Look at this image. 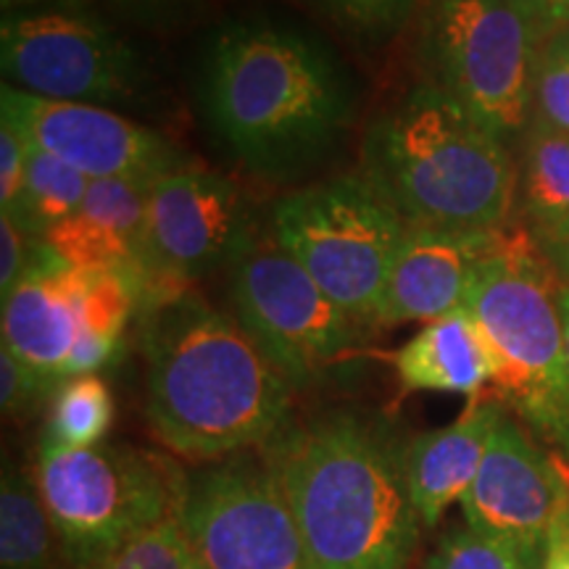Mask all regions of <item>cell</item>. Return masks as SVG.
<instances>
[{
	"instance_id": "cell-1",
	"label": "cell",
	"mask_w": 569,
	"mask_h": 569,
	"mask_svg": "<svg viewBox=\"0 0 569 569\" xmlns=\"http://www.w3.org/2000/svg\"><path fill=\"white\" fill-rule=\"evenodd\" d=\"M146 417L184 459L267 448L290 427V386L238 319L193 290L142 311Z\"/></svg>"
},
{
	"instance_id": "cell-2",
	"label": "cell",
	"mask_w": 569,
	"mask_h": 569,
	"mask_svg": "<svg viewBox=\"0 0 569 569\" xmlns=\"http://www.w3.org/2000/svg\"><path fill=\"white\" fill-rule=\"evenodd\" d=\"M206 124L261 177L301 172L353 122L351 80L322 42L269 19L219 27L198 74Z\"/></svg>"
},
{
	"instance_id": "cell-3",
	"label": "cell",
	"mask_w": 569,
	"mask_h": 569,
	"mask_svg": "<svg viewBox=\"0 0 569 569\" xmlns=\"http://www.w3.org/2000/svg\"><path fill=\"white\" fill-rule=\"evenodd\" d=\"M311 569H407L419 540L403 446L372 419L330 415L267 446Z\"/></svg>"
},
{
	"instance_id": "cell-4",
	"label": "cell",
	"mask_w": 569,
	"mask_h": 569,
	"mask_svg": "<svg viewBox=\"0 0 569 569\" xmlns=\"http://www.w3.org/2000/svg\"><path fill=\"white\" fill-rule=\"evenodd\" d=\"M361 177L407 227H509L517 163L507 140L436 84H419L367 130Z\"/></svg>"
},
{
	"instance_id": "cell-5",
	"label": "cell",
	"mask_w": 569,
	"mask_h": 569,
	"mask_svg": "<svg viewBox=\"0 0 569 569\" xmlns=\"http://www.w3.org/2000/svg\"><path fill=\"white\" fill-rule=\"evenodd\" d=\"M561 274L528 230H503L475 269L465 309L490 356L498 401L569 465V353Z\"/></svg>"
},
{
	"instance_id": "cell-6",
	"label": "cell",
	"mask_w": 569,
	"mask_h": 569,
	"mask_svg": "<svg viewBox=\"0 0 569 569\" xmlns=\"http://www.w3.org/2000/svg\"><path fill=\"white\" fill-rule=\"evenodd\" d=\"M40 496L69 569L98 561L163 519L180 517L188 478L174 461L132 446L63 448L40 440Z\"/></svg>"
},
{
	"instance_id": "cell-7",
	"label": "cell",
	"mask_w": 569,
	"mask_h": 569,
	"mask_svg": "<svg viewBox=\"0 0 569 569\" xmlns=\"http://www.w3.org/2000/svg\"><path fill=\"white\" fill-rule=\"evenodd\" d=\"M282 248L348 317L380 325L403 222L361 174L284 196L272 213Z\"/></svg>"
},
{
	"instance_id": "cell-8",
	"label": "cell",
	"mask_w": 569,
	"mask_h": 569,
	"mask_svg": "<svg viewBox=\"0 0 569 569\" xmlns=\"http://www.w3.org/2000/svg\"><path fill=\"white\" fill-rule=\"evenodd\" d=\"M419 11L430 84L498 138L528 130L540 46L515 0H422Z\"/></svg>"
},
{
	"instance_id": "cell-9",
	"label": "cell",
	"mask_w": 569,
	"mask_h": 569,
	"mask_svg": "<svg viewBox=\"0 0 569 569\" xmlns=\"http://www.w3.org/2000/svg\"><path fill=\"white\" fill-rule=\"evenodd\" d=\"M234 319L293 388L353 351L359 322L277 243H253L232 264Z\"/></svg>"
},
{
	"instance_id": "cell-10",
	"label": "cell",
	"mask_w": 569,
	"mask_h": 569,
	"mask_svg": "<svg viewBox=\"0 0 569 569\" xmlns=\"http://www.w3.org/2000/svg\"><path fill=\"white\" fill-rule=\"evenodd\" d=\"M251 240V209L227 177L182 167L153 182L140 253V315L234 264Z\"/></svg>"
},
{
	"instance_id": "cell-11",
	"label": "cell",
	"mask_w": 569,
	"mask_h": 569,
	"mask_svg": "<svg viewBox=\"0 0 569 569\" xmlns=\"http://www.w3.org/2000/svg\"><path fill=\"white\" fill-rule=\"evenodd\" d=\"M180 525L209 569H311L301 530L272 467L227 457L190 475Z\"/></svg>"
},
{
	"instance_id": "cell-12",
	"label": "cell",
	"mask_w": 569,
	"mask_h": 569,
	"mask_svg": "<svg viewBox=\"0 0 569 569\" xmlns=\"http://www.w3.org/2000/svg\"><path fill=\"white\" fill-rule=\"evenodd\" d=\"M0 69L11 88L71 103H130L146 84L130 42L80 9L6 13Z\"/></svg>"
},
{
	"instance_id": "cell-13",
	"label": "cell",
	"mask_w": 569,
	"mask_h": 569,
	"mask_svg": "<svg viewBox=\"0 0 569 569\" xmlns=\"http://www.w3.org/2000/svg\"><path fill=\"white\" fill-rule=\"evenodd\" d=\"M467 525L540 569L546 536L569 503V465L503 411L480 472L461 498Z\"/></svg>"
},
{
	"instance_id": "cell-14",
	"label": "cell",
	"mask_w": 569,
	"mask_h": 569,
	"mask_svg": "<svg viewBox=\"0 0 569 569\" xmlns=\"http://www.w3.org/2000/svg\"><path fill=\"white\" fill-rule=\"evenodd\" d=\"M0 117L32 146L67 161L90 182H156L184 167L180 151L167 138L106 106L51 101L3 82Z\"/></svg>"
},
{
	"instance_id": "cell-15",
	"label": "cell",
	"mask_w": 569,
	"mask_h": 569,
	"mask_svg": "<svg viewBox=\"0 0 569 569\" xmlns=\"http://www.w3.org/2000/svg\"><path fill=\"white\" fill-rule=\"evenodd\" d=\"M503 230L407 227L382 296L380 325L432 322L461 309L475 269L498 246Z\"/></svg>"
},
{
	"instance_id": "cell-16",
	"label": "cell",
	"mask_w": 569,
	"mask_h": 569,
	"mask_svg": "<svg viewBox=\"0 0 569 569\" xmlns=\"http://www.w3.org/2000/svg\"><path fill=\"white\" fill-rule=\"evenodd\" d=\"M80 336L74 267L38 240L24 277L3 298V346L59 388Z\"/></svg>"
},
{
	"instance_id": "cell-17",
	"label": "cell",
	"mask_w": 569,
	"mask_h": 569,
	"mask_svg": "<svg viewBox=\"0 0 569 569\" xmlns=\"http://www.w3.org/2000/svg\"><path fill=\"white\" fill-rule=\"evenodd\" d=\"M501 401L469 398L451 425L422 432L403 446V469L411 503L422 528H436L453 501H461L478 478L482 457L503 415Z\"/></svg>"
},
{
	"instance_id": "cell-18",
	"label": "cell",
	"mask_w": 569,
	"mask_h": 569,
	"mask_svg": "<svg viewBox=\"0 0 569 569\" xmlns=\"http://www.w3.org/2000/svg\"><path fill=\"white\" fill-rule=\"evenodd\" d=\"M153 182L92 180L77 213L48 230L46 240L63 261L82 269H117L138 280Z\"/></svg>"
},
{
	"instance_id": "cell-19",
	"label": "cell",
	"mask_w": 569,
	"mask_h": 569,
	"mask_svg": "<svg viewBox=\"0 0 569 569\" xmlns=\"http://www.w3.org/2000/svg\"><path fill=\"white\" fill-rule=\"evenodd\" d=\"M403 393L432 390L478 398L490 382V356L478 325L461 309L427 322L393 353Z\"/></svg>"
},
{
	"instance_id": "cell-20",
	"label": "cell",
	"mask_w": 569,
	"mask_h": 569,
	"mask_svg": "<svg viewBox=\"0 0 569 569\" xmlns=\"http://www.w3.org/2000/svg\"><path fill=\"white\" fill-rule=\"evenodd\" d=\"M517 198L536 240L569 222V134L532 117L517 167Z\"/></svg>"
},
{
	"instance_id": "cell-21",
	"label": "cell",
	"mask_w": 569,
	"mask_h": 569,
	"mask_svg": "<svg viewBox=\"0 0 569 569\" xmlns=\"http://www.w3.org/2000/svg\"><path fill=\"white\" fill-rule=\"evenodd\" d=\"M61 561H67V553L38 480L24 469L9 467L0 486V567L61 569Z\"/></svg>"
},
{
	"instance_id": "cell-22",
	"label": "cell",
	"mask_w": 569,
	"mask_h": 569,
	"mask_svg": "<svg viewBox=\"0 0 569 569\" xmlns=\"http://www.w3.org/2000/svg\"><path fill=\"white\" fill-rule=\"evenodd\" d=\"M27 146H30V153H27L24 184L13 209L3 213H11L32 238L42 240L48 230L77 213L88 196L90 180L67 161L40 151L30 140Z\"/></svg>"
},
{
	"instance_id": "cell-23",
	"label": "cell",
	"mask_w": 569,
	"mask_h": 569,
	"mask_svg": "<svg viewBox=\"0 0 569 569\" xmlns=\"http://www.w3.org/2000/svg\"><path fill=\"white\" fill-rule=\"evenodd\" d=\"M111 422L113 398L101 377H69L56 388L42 440L63 448L98 446L103 443Z\"/></svg>"
},
{
	"instance_id": "cell-24",
	"label": "cell",
	"mask_w": 569,
	"mask_h": 569,
	"mask_svg": "<svg viewBox=\"0 0 569 569\" xmlns=\"http://www.w3.org/2000/svg\"><path fill=\"white\" fill-rule=\"evenodd\" d=\"M184 561H188V540L180 517H172L127 540L109 557L77 569H184Z\"/></svg>"
},
{
	"instance_id": "cell-25",
	"label": "cell",
	"mask_w": 569,
	"mask_h": 569,
	"mask_svg": "<svg viewBox=\"0 0 569 569\" xmlns=\"http://www.w3.org/2000/svg\"><path fill=\"white\" fill-rule=\"evenodd\" d=\"M532 117L569 134V27L540 42Z\"/></svg>"
},
{
	"instance_id": "cell-26",
	"label": "cell",
	"mask_w": 569,
	"mask_h": 569,
	"mask_svg": "<svg viewBox=\"0 0 569 569\" xmlns=\"http://www.w3.org/2000/svg\"><path fill=\"white\" fill-rule=\"evenodd\" d=\"M425 569H530L511 546L482 532L453 528L440 538L438 549L427 559Z\"/></svg>"
},
{
	"instance_id": "cell-27",
	"label": "cell",
	"mask_w": 569,
	"mask_h": 569,
	"mask_svg": "<svg viewBox=\"0 0 569 569\" xmlns=\"http://www.w3.org/2000/svg\"><path fill=\"white\" fill-rule=\"evenodd\" d=\"M340 27L365 40H386L407 24L422 0H317Z\"/></svg>"
},
{
	"instance_id": "cell-28",
	"label": "cell",
	"mask_w": 569,
	"mask_h": 569,
	"mask_svg": "<svg viewBox=\"0 0 569 569\" xmlns=\"http://www.w3.org/2000/svg\"><path fill=\"white\" fill-rule=\"evenodd\" d=\"M48 393H56L51 382H46L27 367L11 348L0 346V407L6 417H21L32 411Z\"/></svg>"
},
{
	"instance_id": "cell-29",
	"label": "cell",
	"mask_w": 569,
	"mask_h": 569,
	"mask_svg": "<svg viewBox=\"0 0 569 569\" xmlns=\"http://www.w3.org/2000/svg\"><path fill=\"white\" fill-rule=\"evenodd\" d=\"M38 238L21 227L11 213H0V296H9L30 267Z\"/></svg>"
},
{
	"instance_id": "cell-30",
	"label": "cell",
	"mask_w": 569,
	"mask_h": 569,
	"mask_svg": "<svg viewBox=\"0 0 569 569\" xmlns=\"http://www.w3.org/2000/svg\"><path fill=\"white\" fill-rule=\"evenodd\" d=\"M27 138L9 119L0 117V209L11 211L27 174Z\"/></svg>"
},
{
	"instance_id": "cell-31",
	"label": "cell",
	"mask_w": 569,
	"mask_h": 569,
	"mask_svg": "<svg viewBox=\"0 0 569 569\" xmlns=\"http://www.w3.org/2000/svg\"><path fill=\"white\" fill-rule=\"evenodd\" d=\"M113 11L122 17L140 21V24H172L182 21L190 13H196L206 0H106Z\"/></svg>"
},
{
	"instance_id": "cell-32",
	"label": "cell",
	"mask_w": 569,
	"mask_h": 569,
	"mask_svg": "<svg viewBox=\"0 0 569 569\" xmlns=\"http://www.w3.org/2000/svg\"><path fill=\"white\" fill-rule=\"evenodd\" d=\"M515 6L528 19L538 46L569 27V0H515Z\"/></svg>"
},
{
	"instance_id": "cell-33",
	"label": "cell",
	"mask_w": 569,
	"mask_h": 569,
	"mask_svg": "<svg viewBox=\"0 0 569 569\" xmlns=\"http://www.w3.org/2000/svg\"><path fill=\"white\" fill-rule=\"evenodd\" d=\"M540 569H569V503L559 511L546 536Z\"/></svg>"
},
{
	"instance_id": "cell-34",
	"label": "cell",
	"mask_w": 569,
	"mask_h": 569,
	"mask_svg": "<svg viewBox=\"0 0 569 569\" xmlns=\"http://www.w3.org/2000/svg\"><path fill=\"white\" fill-rule=\"evenodd\" d=\"M538 246L543 248V253L549 256L553 267L565 264V261H569V222L561 227V230L549 234V238L538 240Z\"/></svg>"
},
{
	"instance_id": "cell-35",
	"label": "cell",
	"mask_w": 569,
	"mask_h": 569,
	"mask_svg": "<svg viewBox=\"0 0 569 569\" xmlns=\"http://www.w3.org/2000/svg\"><path fill=\"white\" fill-rule=\"evenodd\" d=\"M559 311H561V325H565V343H567V353H569V284H561L559 293Z\"/></svg>"
},
{
	"instance_id": "cell-36",
	"label": "cell",
	"mask_w": 569,
	"mask_h": 569,
	"mask_svg": "<svg viewBox=\"0 0 569 569\" xmlns=\"http://www.w3.org/2000/svg\"><path fill=\"white\" fill-rule=\"evenodd\" d=\"M48 3V0H0V6H3L6 13H17L21 9H34V6H42Z\"/></svg>"
},
{
	"instance_id": "cell-37",
	"label": "cell",
	"mask_w": 569,
	"mask_h": 569,
	"mask_svg": "<svg viewBox=\"0 0 569 569\" xmlns=\"http://www.w3.org/2000/svg\"><path fill=\"white\" fill-rule=\"evenodd\" d=\"M184 569H209V567H206L198 557H193V553H190V549H188V561H184Z\"/></svg>"
},
{
	"instance_id": "cell-38",
	"label": "cell",
	"mask_w": 569,
	"mask_h": 569,
	"mask_svg": "<svg viewBox=\"0 0 569 569\" xmlns=\"http://www.w3.org/2000/svg\"><path fill=\"white\" fill-rule=\"evenodd\" d=\"M557 272L561 274V280H565V282L569 284V261H565V264H559Z\"/></svg>"
}]
</instances>
